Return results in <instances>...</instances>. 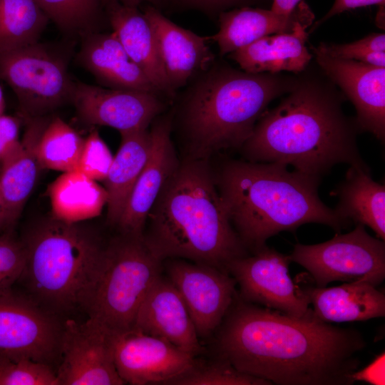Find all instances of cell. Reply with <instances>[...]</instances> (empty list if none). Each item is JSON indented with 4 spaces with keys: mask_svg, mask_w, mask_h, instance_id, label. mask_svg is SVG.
Listing matches in <instances>:
<instances>
[{
    "mask_svg": "<svg viewBox=\"0 0 385 385\" xmlns=\"http://www.w3.org/2000/svg\"><path fill=\"white\" fill-rule=\"evenodd\" d=\"M45 121V116L29 118L20 143L1 162L0 193L18 219L41 169L36 144Z\"/></svg>",
    "mask_w": 385,
    "mask_h": 385,
    "instance_id": "obj_26",
    "label": "cell"
},
{
    "mask_svg": "<svg viewBox=\"0 0 385 385\" xmlns=\"http://www.w3.org/2000/svg\"><path fill=\"white\" fill-rule=\"evenodd\" d=\"M114 361L125 384H170L197 363L169 342L133 329L113 335Z\"/></svg>",
    "mask_w": 385,
    "mask_h": 385,
    "instance_id": "obj_14",
    "label": "cell"
},
{
    "mask_svg": "<svg viewBox=\"0 0 385 385\" xmlns=\"http://www.w3.org/2000/svg\"><path fill=\"white\" fill-rule=\"evenodd\" d=\"M0 78L14 91L21 113L28 119L72 103L77 83L66 55L38 41L0 52Z\"/></svg>",
    "mask_w": 385,
    "mask_h": 385,
    "instance_id": "obj_8",
    "label": "cell"
},
{
    "mask_svg": "<svg viewBox=\"0 0 385 385\" xmlns=\"http://www.w3.org/2000/svg\"><path fill=\"white\" fill-rule=\"evenodd\" d=\"M318 51L330 56L385 67V35L374 34L346 44H321Z\"/></svg>",
    "mask_w": 385,
    "mask_h": 385,
    "instance_id": "obj_33",
    "label": "cell"
},
{
    "mask_svg": "<svg viewBox=\"0 0 385 385\" xmlns=\"http://www.w3.org/2000/svg\"><path fill=\"white\" fill-rule=\"evenodd\" d=\"M240 149L246 160L290 165L318 178L339 163L368 168L338 105L308 88L265 112Z\"/></svg>",
    "mask_w": 385,
    "mask_h": 385,
    "instance_id": "obj_4",
    "label": "cell"
},
{
    "mask_svg": "<svg viewBox=\"0 0 385 385\" xmlns=\"http://www.w3.org/2000/svg\"><path fill=\"white\" fill-rule=\"evenodd\" d=\"M82 38L76 60L102 86L162 96L131 60L113 31H93Z\"/></svg>",
    "mask_w": 385,
    "mask_h": 385,
    "instance_id": "obj_20",
    "label": "cell"
},
{
    "mask_svg": "<svg viewBox=\"0 0 385 385\" xmlns=\"http://www.w3.org/2000/svg\"><path fill=\"white\" fill-rule=\"evenodd\" d=\"M113 31L131 60L144 72L163 97L173 100L172 88L161 63L152 28L135 6L111 1L104 5Z\"/></svg>",
    "mask_w": 385,
    "mask_h": 385,
    "instance_id": "obj_21",
    "label": "cell"
},
{
    "mask_svg": "<svg viewBox=\"0 0 385 385\" xmlns=\"http://www.w3.org/2000/svg\"><path fill=\"white\" fill-rule=\"evenodd\" d=\"M2 361L3 359H0V376H1V372Z\"/></svg>",
    "mask_w": 385,
    "mask_h": 385,
    "instance_id": "obj_45",
    "label": "cell"
},
{
    "mask_svg": "<svg viewBox=\"0 0 385 385\" xmlns=\"http://www.w3.org/2000/svg\"><path fill=\"white\" fill-rule=\"evenodd\" d=\"M0 170H1V163H0Z\"/></svg>",
    "mask_w": 385,
    "mask_h": 385,
    "instance_id": "obj_46",
    "label": "cell"
},
{
    "mask_svg": "<svg viewBox=\"0 0 385 385\" xmlns=\"http://www.w3.org/2000/svg\"><path fill=\"white\" fill-rule=\"evenodd\" d=\"M163 263L143 236L119 233L113 237L85 307L88 318L113 335L133 330L143 301L162 274Z\"/></svg>",
    "mask_w": 385,
    "mask_h": 385,
    "instance_id": "obj_7",
    "label": "cell"
},
{
    "mask_svg": "<svg viewBox=\"0 0 385 385\" xmlns=\"http://www.w3.org/2000/svg\"><path fill=\"white\" fill-rule=\"evenodd\" d=\"M332 194L339 196L334 210L341 217L369 227L384 241L385 186L371 178L369 168L350 165L345 179Z\"/></svg>",
    "mask_w": 385,
    "mask_h": 385,
    "instance_id": "obj_27",
    "label": "cell"
},
{
    "mask_svg": "<svg viewBox=\"0 0 385 385\" xmlns=\"http://www.w3.org/2000/svg\"><path fill=\"white\" fill-rule=\"evenodd\" d=\"M101 1L103 5L111 1H118L126 6L137 7L140 4L144 1L150 2L154 6H158L162 5L164 2H166L167 0H101Z\"/></svg>",
    "mask_w": 385,
    "mask_h": 385,
    "instance_id": "obj_43",
    "label": "cell"
},
{
    "mask_svg": "<svg viewBox=\"0 0 385 385\" xmlns=\"http://www.w3.org/2000/svg\"><path fill=\"white\" fill-rule=\"evenodd\" d=\"M48 21L36 0H0V52L38 42Z\"/></svg>",
    "mask_w": 385,
    "mask_h": 385,
    "instance_id": "obj_29",
    "label": "cell"
},
{
    "mask_svg": "<svg viewBox=\"0 0 385 385\" xmlns=\"http://www.w3.org/2000/svg\"><path fill=\"white\" fill-rule=\"evenodd\" d=\"M385 0H335L332 7L322 19V22L344 11L358 7L379 4L384 7Z\"/></svg>",
    "mask_w": 385,
    "mask_h": 385,
    "instance_id": "obj_40",
    "label": "cell"
},
{
    "mask_svg": "<svg viewBox=\"0 0 385 385\" xmlns=\"http://www.w3.org/2000/svg\"><path fill=\"white\" fill-rule=\"evenodd\" d=\"M108 145L96 130L84 138L78 170L96 181H103L113 161Z\"/></svg>",
    "mask_w": 385,
    "mask_h": 385,
    "instance_id": "obj_36",
    "label": "cell"
},
{
    "mask_svg": "<svg viewBox=\"0 0 385 385\" xmlns=\"http://www.w3.org/2000/svg\"><path fill=\"white\" fill-rule=\"evenodd\" d=\"M167 277L182 297L199 338L215 332L237 293L236 282L217 267L183 259H168Z\"/></svg>",
    "mask_w": 385,
    "mask_h": 385,
    "instance_id": "obj_13",
    "label": "cell"
},
{
    "mask_svg": "<svg viewBox=\"0 0 385 385\" xmlns=\"http://www.w3.org/2000/svg\"><path fill=\"white\" fill-rule=\"evenodd\" d=\"M133 329L163 339L196 356L203 349L182 297L162 274L143 301Z\"/></svg>",
    "mask_w": 385,
    "mask_h": 385,
    "instance_id": "obj_19",
    "label": "cell"
},
{
    "mask_svg": "<svg viewBox=\"0 0 385 385\" xmlns=\"http://www.w3.org/2000/svg\"><path fill=\"white\" fill-rule=\"evenodd\" d=\"M58 385H122L114 361L113 334L88 318L63 324Z\"/></svg>",
    "mask_w": 385,
    "mask_h": 385,
    "instance_id": "obj_12",
    "label": "cell"
},
{
    "mask_svg": "<svg viewBox=\"0 0 385 385\" xmlns=\"http://www.w3.org/2000/svg\"><path fill=\"white\" fill-rule=\"evenodd\" d=\"M314 315L326 322L366 321L385 316V295L366 282L302 289Z\"/></svg>",
    "mask_w": 385,
    "mask_h": 385,
    "instance_id": "obj_24",
    "label": "cell"
},
{
    "mask_svg": "<svg viewBox=\"0 0 385 385\" xmlns=\"http://www.w3.org/2000/svg\"><path fill=\"white\" fill-rule=\"evenodd\" d=\"M312 19L298 22L290 32L262 37L230 53V58L249 73L300 72L312 58L305 42L308 36L306 29Z\"/></svg>",
    "mask_w": 385,
    "mask_h": 385,
    "instance_id": "obj_23",
    "label": "cell"
},
{
    "mask_svg": "<svg viewBox=\"0 0 385 385\" xmlns=\"http://www.w3.org/2000/svg\"><path fill=\"white\" fill-rule=\"evenodd\" d=\"M63 331L57 315L31 298L0 292V359L50 364L60 357Z\"/></svg>",
    "mask_w": 385,
    "mask_h": 385,
    "instance_id": "obj_10",
    "label": "cell"
},
{
    "mask_svg": "<svg viewBox=\"0 0 385 385\" xmlns=\"http://www.w3.org/2000/svg\"><path fill=\"white\" fill-rule=\"evenodd\" d=\"M172 1L183 7L196 9L207 14L223 10L241 0H167Z\"/></svg>",
    "mask_w": 385,
    "mask_h": 385,
    "instance_id": "obj_39",
    "label": "cell"
},
{
    "mask_svg": "<svg viewBox=\"0 0 385 385\" xmlns=\"http://www.w3.org/2000/svg\"><path fill=\"white\" fill-rule=\"evenodd\" d=\"M217 357L279 385H349L366 345L356 329L298 317L245 302L237 294L217 329Z\"/></svg>",
    "mask_w": 385,
    "mask_h": 385,
    "instance_id": "obj_1",
    "label": "cell"
},
{
    "mask_svg": "<svg viewBox=\"0 0 385 385\" xmlns=\"http://www.w3.org/2000/svg\"><path fill=\"white\" fill-rule=\"evenodd\" d=\"M291 262L290 255L265 245L230 262L227 272L238 284L242 300L302 317L312 309L302 289L289 275Z\"/></svg>",
    "mask_w": 385,
    "mask_h": 385,
    "instance_id": "obj_11",
    "label": "cell"
},
{
    "mask_svg": "<svg viewBox=\"0 0 385 385\" xmlns=\"http://www.w3.org/2000/svg\"><path fill=\"white\" fill-rule=\"evenodd\" d=\"M175 385H270L267 380L244 373L217 357L207 363L197 361L188 372L173 381Z\"/></svg>",
    "mask_w": 385,
    "mask_h": 385,
    "instance_id": "obj_32",
    "label": "cell"
},
{
    "mask_svg": "<svg viewBox=\"0 0 385 385\" xmlns=\"http://www.w3.org/2000/svg\"><path fill=\"white\" fill-rule=\"evenodd\" d=\"M279 92L277 82L214 63L184 92L178 111L185 158L208 159L240 148L269 103Z\"/></svg>",
    "mask_w": 385,
    "mask_h": 385,
    "instance_id": "obj_5",
    "label": "cell"
},
{
    "mask_svg": "<svg viewBox=\"0 0 385 385\" xmlns=\"http://www.w3.org/2000/svg\"><path fill=\"white\" fill-rule=\"evenodd\" d=\"M72 103L85 123L108 126L120 133L148 128L166 106L163 96L156 93L81 82L76 83Z\"/></svg>",
    "mask_w": 385,
    "mask_h": 385,
    "instance_id": "obj_15",
    "label": "cell"
},
{
    "mask_svg": "<svg viewBox=\"0 0 385 385\" xmlns=\"http://www.w3.org/2000/svg\"><path fill=\"white\" fill-rule=\"evenodd\" d=\"M0 385H58L56 372L48 364L21 359L2 361Z\"/></svg>",
    "mask_w": 385,
    "mask_h": 385,
    "instance_id": "obj_34",
    "label": "cell"
},
{
    "mask_svg": "<svg viewBox=\"0 0 385 385\" xmlns=\"http://www.w3.org/2000/svg\"><path fill=\"white\" fill-rule=\"evenodd\" d=\"M314 51L319 66L354 103L359 125L384 142L385 67L334 58L317 48Z\"/></svg>",
    "mask_w": 385,
    "mask_h": 385,
    "instance_id": "obj_17",
    "label": "cell"
},
{
    "mask_svg": "<svg viewBox=\"0 0 385 385\" xmlns=\"http://www.w3.org/2000/svg\"><path fill=\"white\" fill-rule=\"evenodd\" d=\"M289 255L319 287L335 281L366 282L376 287L385 278L384 241L371 236L362 224L322 243L296 244Z\"/></svg>",
    "mask_w": 385,
    "mask_h": 385,
    "instance_id": "obj_9",
    "label": "cell"
},
{
    "mask_svg": "<svg viewBox=\"0 0 385 385\" xmlns=\"http://www.w3.org/2000/svg\"><path fill=\"white\" fill-rule=\"evenodd\" d=\"M384 352L380 354L366 367L351 374L354 382L364 381L374 385L384 384Z\"/></svg>",
    "mask_w": 385,
    "mask_h": 385,
    "instance_id": "obj_38",
    "label": "cell"
},
{
    "mask_svg": "<svg viewBox=\"0 0 385 385\" xmlns=\"http://www.w3.org/2000/svg\"><path fill=\"white\" fill-rule=\"evenodd\" d=\"M5 110V99L2 88L0 86V115L4 114Z\"/></svg>",
    "mask_w": 385,
    "mask_h": 385,
    "instance_id": "obj_44",
    "label": "cell"
},
{
    "mask_svg": "<svg viewBox=\"0 0 385 385\" xmlns=\"http://www.w3.org/2000/svg\"><path fill=\"white\" fill-rule=\"evenodd\" d=\"M313 17L304 3H300L289 15L250 7L223 11L219 15V31L211 38L223 56L265 36L290 32L298 22Z\"/></svg>",
    "mask_w": 385,
    "mask_h": 385,
    "instance_id": "obj_22",
    "label": "cell"
},
{
    "mask_svg": "<svg viewBox=\"0 0 385 385\" xmlns=\"http://www.w3.org/2000/svg\"><path fill=\"white\" fill-rule=\"evenodd\" d=\"M25 262L24 243L14 230L0 235V292L11 289L19 281Z\"/></svg>",
    "mask_w": 385,
    "mask_h": 385,
    "instance_id": "obj_35",
    "label": "cell"
},
{
    "mask_svg": "<svg viewBox=\"0 0 385 385\" xmlns=\"http://www.w3.org/2000/svg\"><path fill=\"white\" fill-rule=\"evenodd\" d=\"M143 14L152 28L161 63L175 92L214 63L209 38L179 26L151 5Z\"/></svg>",
    "mask_w": 385,
    "mask_h": 385,
    "instance_id": "obj_18",
    "label": "cell"
},
{
    "mask_svg": "<svg viewBox=\"0 0 385 385\" xmlns=\"http://www.w3.org/2000/svg\"><path fill=\"white\" fill-rule=\"evenodd\" d=\"M217 188L230 222L254 252L282 231L310 222L337 232L349 222L319 198L320 178L276 163L229 159L215 170Z\"/></svg>",
    "mask_w": 385,
    "mask_h": 385,
    "instance_id": "obj_3",
    "label": "cell"
},
{
    "mask_svg": "<svg viewBox=\"0 0 385 385\" xmlns=\"http://www.w3.org/2000/svg\"><path fill=\"white\" fill-rule=\"evenodd\" d=\"M17 220L6 206L0 193V235L13 230Z\"/></svg>",
    "mask_w": 385,
    "mask_h": 385,
    "instance_id": "obj_41",
    "label": "cell"
},
{
    "mask_svg": "<svg viewBox=\"0 0 385 385\" xmlns=\"http://www.w3.org/2000/svg\"><path fill=\"white\" fill-rule=\"evenodd\" d=\"M20 127L18 118L0 115V163L20 143Z\"/></svg>",
    "mask_w": 385,
    "mask_h": 385,
    "instance_id": "obj_37",
    "label": "cell"
},
{
    "mask_svg": "<svg viewBox=\"0 0 385 385\" xmlns=\"http://www.w3.org/2000/svg\"><path fill=\"white\" fill-rule=\"evenodd\" d=\"M173 115L160 114L152 122L150 155L115 226L119 233L143 236L151 207L179 165L171 139Z\"/></svg>",
    "mask_w": 385,
    "mask_h": 385,
    "instance_id": "obj_16",
    "label": "cell"
},
{
    "mask_svg": "<svg viewBox=\"0 0 385 385\" xmlns=\"http://www.w3.org/2000/svg\"><path fill=\"white\" fill-rule=\"evenodd\" d=\"M84 138L59 117L45 121L36 144L41 169L68 172L77 169Z\"/></svg>",
    "mask_w": 385,
    "mask_h": 385,
    "instance_id": "obj_30",
    "label": "cell"
},
{
    "mask_svg": "<svg viewBox=\"0 0 385 385\" xmlns=\"http://www.w3.org/2000/svg\"><path fill=\"white\" fill-rule=\"evenodd\" d=\"M121 142L103 180L107 193V222L115 227L132 189L150 155V130L120 133Z\"/></svg>",
    "mask_w": 385,
    "mask_h": 385,
    "instance_id": "obj_25",
    "label": "cell"
},
{
    "mask_svg": "<svg viewBox=\"0 0 385 385\" xmlns=\"http://www.w3.org/2000/svg\"><path fill=\"white\" fill-rule=\"evenodd\" d=\"M52 216L81 222L99 215L107 203L104 187L78 170L63 173L48 187Z\"/></svg>",
    "mask_w": 385,
    "mask_h": 385,
    "instance_id": "obj_28",
    "label": "cell"
},
{
    "mask_svg": "<svg viewBox=\"0 0 385 385\" xmlns=\"http://www.w3.org/2000/svg\"><path fill=\"white\" fill-rule=\"evenodd\" d=\"M21 240L26 262L19 280L30 298L55 315L84 311L106 247L98 235L82 222L51 216Z\"/></svg>",
    "mask_w": 385,
    "mask_h": 385,
    "instance_id": "obj_6",
    "label": "cell"
},
{
    "mask_svg": "<svg viewBox=\"0 0 385 385\" xmlns=\"http://www.w3.org/2000/svg\"><path fill=\"white\" fill-rule=\"evenodd\" d=\"M41 8L63 32L84 35L96 31L102 16L101 0H36Z\"/></svg>",
    "mask_w": 385,
    "mask_h": 385,
    "instance_id": "obj_31",
    "label": "cell"
},
{
    "mask_svg": "<svg viewBox=\"0 0 385 385\" xmlns=\"http://www.w3.org/2000/svg\"><path fill=\"white\" fill-rule=\"evenodd\" d=\"M302 0H272L271 9L278 14L289 15L300 4Z\"/></svg>",
    "mask_w": 385,
    "mask_h": 385,
    "instance_id": "obj_42",
    "label": "cell"
},
{
    "mask_svg": "<svg viewBox=\"0 0 385 385\" xmlns=\"http://www.w3.org/2000/svg\"><path fill=\"white\" fill-rule=\"evenodd\" d=\"M143 236L163 262L183 259L227 272L230 262L248 255L230 222L208 159L180 160L148 213Z\"/></svg>",
    "mask_w": 385,
    "mask_h": 385,
    "instance_id": "obj_2",
    "label": "cell"
}]
</instances>
